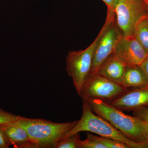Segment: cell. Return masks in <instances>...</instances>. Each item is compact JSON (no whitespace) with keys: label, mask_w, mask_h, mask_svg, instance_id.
Masks as SVG:
<instances>
[{"label":"cell","mask_w":148,"mask_h":148,"mask_svg":"<svg viewBox=\"0 0 148 148\" xmlns=\"http://www.w3.org/2000/svg\"><path fill=\"white\" fill-rule=\"evenodd\" d=\"M92 110L122 132L127 138L138 143L148 142L146 123L137 117L125 114L123 111L101 100L85 98Z\"/></svg>","instance_id":"1"},{"label":"cell","mask_w":148,"mask_h":148,"mask_svg":"<svg viewBox=\"0 0 148 148\" xmlns=\"http://www.w3.org/2000/svg\"><path fill=\"white\" fill-rule=\"evenodd\" d=\"M78 120L55 123L42 119L21 116L16 123L25 129L36 148H55L75 125Z\"/></svg>","instance_id":"2"},{"label":"cell","mask_w":148,"mask_h":148,"mask_svg":"<svg viewBox=\"0 0 148 148\" xmlns=\"http://www.w3.org/2000/svg\"><path fill=\"white\" fill-rule=\"evenodd\" d=\"M82 100V115L75 126L66 135L65 138L81 132L87 131L125 143L130 148H148V142L138 143L130 140L109 122L96 114L88 103Z\"/></svg>","instance_id":"3"},{"label":"cell","mask_w":148,"mask_h":148,"mask_svg":"<svg viewBox=\"0 0 148 148\" xmlns=\"http://www.w3.org/2000/svg\"><path fill=\"white\" fill-rule=\"evenodd\" d=\"M115 16L107 14L106 22L96 38L89 46L84 49L69 51L66 57V71L71 78L73 84L78 94L90 74L93 57L98 42Z\"/></svg>","instance_id":"4"},{"label":"cell","mask_w":148,"mask_h":148,"mask_svg":"<svg viewBox=\"0 0 148 148\" xmlns=\"http://www.w3.org/2000/svg\"><path fill=\"white\" fill-rule=\"evenodd\" d=\"M114 12L122 36H133L138 24L148 18V8L144 0H118Z\"/></svg>","instance_id":"5"},{"label":"cell","mask_w":148,"mask_h":148,"mask_svg":"<svg viewBox=\"0 0 148 148\" xmlns=\"http://www.w3.org/2000/svg\"><path fill=\"white\" fill-rule=\"evenodd\" d=\"M127 89L98 73L90 74L78 95L82 99H99L110 103Z\"/></svg>","instance_id":"6"},{"label":"cell","mask_w":148,"mask_h":148,"mask_svg":"<svg viewBox=\"0 0 148 148\" xmlns=\"http://www.w3.org/2000/svg\"><path fill=\"white\" fill-rule=\"evenodd\" d=\"M122 36L115 18L98 42L89 75L96 73L103 62L113 54L117 44Z\"/></svg>","instance_id":"7"},{"label":"cell","mask_w":148,"mask_h":148,"mask_svg":"<svg viewBox=\"0 0 148 148\" xmlns=\"http://www.w3.org/2000/svg\"><path fill=\"white\" fill-rule=\"evenodd\" d=\"M113 54L125 66H140L148 56L134 36H122Z\"/></svg>","instance_id":"8"},{"label":"cell","mask_w":148,"mask_h":148,"mask_svg":"<svg viewBox=\"0 0 148 148\" xmlns=\"http://www.w3.org/2000/svg\"><path fill=\"white\" fill-rule=\"evenodd\" d=\"M122 111H134L148 107V86L128 88L110 103Z\"/></svg>","instance_id":"9"},{"label":"cell","mask_w":148,"mask_h":148,"mask_svg":"<svg viewBox=\"0 0 148 148\" xmlns=\"http://www.w3.org/2000/svg\"><path fill=\"white\" fill-rule=\"evenodd\" d=\"M14 148H36L24 128L16 122L0 125Z\"/></svg>","instance_id":"10"},{"label":"cell","mask_w":148,"mask_h":148,"mask_svg":"<svg viewBox=\"0 0 148 148\" xmlns=\"http://www.w3.org/2000/svg\"><path fill=\"white\" fill-rule=\"evenodd\" d=\"M126 66L113 54L106 59L96 73L121 85Z\"/></svg>","instance_id":"11"},{"label":"cell","mask_w":148,"mask_h":148,"mask_svg":"<svg viewBox=\"0 0 148 148\" xmlns=\"http://www.w3.org/2000/svg\"><path fill=\"white\" fill-rule=\"evenodd\" d=\"M126 89L148 86V79L140 66H126L121 84Z\"/></svg>","instance_id":"12"},{"label":"cell","mask_w":148,"mask_h":148,"mask_svg":"<svg viewBox=\"0 0 148 148\" xmlns=\"http://www.w3.org/2000/svg\"><path fill=\"white\" fill-rule=\"evenodd\" d=\"M133 36L148 56V18L144 19L138 24Z\"/></svg>","instance_id":"13"},{"label":"cell","mask_w":148,"mask_h":148,"mask_svg":"<svg viewBox=\"0 0 148 148\" xmlns=\"http://www.w3.org/2000/svg\"><path fill=\"white\" fill-rule=\"evenodd\" d=\"M87 137L97 141V142L102 143L107 147V148H130L127 144L117 141L113 140L110 138H105L103 137H98L92 135L89 132L86 134Z\"/></svg>","instance_id":"14"},{"label":"cell","mask_w":148,"mask_h":148,"mask_svg":"<svg viewBox=\"0 0 148 148\" xmlns=\"http://www.w3.org/2000/svg\"><path fill=\"white\" fill-rule=\"evenodd\" d=\"M81 141L79 133H76L61 140L55 148H80Z\"/></svg>","instance_id":"15"},{"label":"cell","mask_w":148,"mask_h":148,"mask_svg":"<svg viewBox=\"0 0 148 148\" xmlns=\"http://www.w3.org/2000/svg\"><path fill=\"white\" fill-rule=\"evenodd\" d=\"M19 116L7 112L0 108V125L12 123L16 122Z\"/></svg>","instance_id":"16"},{"label":"cell","mask_w":148,"mask_h":148,"mask_svg":"<svg viewBox=\"0 0 148 148\" xmlns=\"http://www.w3.org/2000/svg\"><path fill=\"white\" fill-rule=\"evenodd\" d=\"M80 148H107L105 145L89 137L81 141Z\"/></svg>","instance_id":"17"},{"label":"cell","mask_w":148,"mask_h":148,"mask_svg":"<svg viewBox=\"0 0 148 148\" xmlns=\"http://www.w3.org/2000/svg\"><path fill=\"white\" fill-rule=\"evenodd\" d=\"M133 112L134 116L148 123V107L137 109Z\"/></svg>","instance_id":"18"},{"label":"cell","mask_w":148,"mask_h":148,"mask_svg":"<svg viewBox=\"0 0 148 148\" xmlns=\"http://www.w3.org/2000/svg\"><path fill=\"white\" fill-rule=\"evenodd\" d=\"M12 146L5 133L0 127V148H8Z\"/></svg>","instance_id":"19"},{"label":"cell","mask_w":148,"mask_h":148,"mask_svg":"<svg viewBox=\"0 0 148 148\" xmlns=\"http://www.w3.org/2000/svg\"><path fill=\"white\" fill-rule=\"evenodd\" d=\"M106 4L108 8V11L114 12L115 8L118 0H102Z\"/></svg>","instance_id":"20"},{"label":"cell","mask_w":148,"mask_h":148,"mask_svg":"<svg viewBox=\"0 0 148 148\" xmlns=\"http://www.w3.org/2000/svg\"><path fill=\"white\" fill-rule=\"evenodd\" d=\"M140 66L145 72L148 79V56L143 61V64Z\"/></svg>","instance_id":"21"},{"label":"cell","mask_w":148,"mask_h":148,"mask_svg":"<svg viewBox=\"0 0 148 148\" xmlns=\"http://www.w3.org/2000/svg\"><path fill=\"white\" fill-rule=\"evenodd\" d=\"M146 123V132H147V138L148 139V123Z\"/></svg>","instance_id":"22"},{"label":"cell","mask_w":148,"mask_h":148,"mask_svg":"<svg viewBox=\"0 0 148 148\" xmlns=\"http://www.w3.org/2000/svg\"><path fill=\"white\" fill-rule=\"evenodd\" d=\"M144 1H145V2L146 5H147L148 10V0H144Z\"/></svg>","instance_id":"23"}]
</instances>
